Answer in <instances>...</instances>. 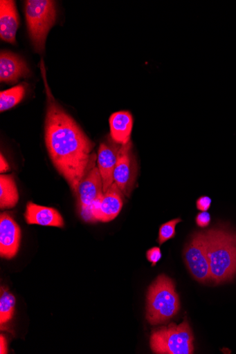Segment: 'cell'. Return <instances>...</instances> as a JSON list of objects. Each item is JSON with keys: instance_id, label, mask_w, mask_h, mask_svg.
<instances>
[{"instance_id": "8fae6325", "label": "cell", "mask_w": 236, "mask_h": 354, "mask_svg": "<svg viewBox=\"0 0 236 354\" xmlns=\"http://www.w3.org/2000/svg\"><path fill=\"white\" fill-rule=\"evenodd\" d=\"M122 145L114 142L111 138L101 143L97 156L98 168L104 185V192H107L114 183V174L118 162Z\"/></svg>"}, {"instance_id": "ac0fdd59", "label": "cell", "mask_w": 236, "mask_h": 354, "mask_svg": "<svg viewBox=\"0 0 236 354\" xmlns=\"http://www.w3.org/2000/svg\"><path fill=\"white\" fill-rule=\"evenodd\" d=\"M26 86L20 84L0 92V111L4 112L19 104L26 94Z\"/></svg>"}, {"instance_id": "8992f818", "label": "cell", "mask_w": 236, "mask_h": 354, "mask_svg": "<svg viewBox=\"0 0 236 354\" xmlns=\"http://www.w3.org/2000/svg\"><path fill=\"white\" fill-rule=\"evenodd\" d=\"M184 260L194 279L200 283L211 281L210 266L203 232L194 234L184 250Z\"/></svg>"}, {"instance_id": "277c9868", "label": "cell", "mask_w": 236, "mask_h": 354, "mask_svg": "<svg viewBox=\"0 0 236 354\" xmlns=\"http://www.w3.org/2000/svg\"><path fill=\"white\" fill-rule=\"evenodd\" d=\"M25 15L28 34L36 51L45 50L49 30L56 21L55 2L52 0L25 1Z\"/></svg>"}, {"instance_id": "cb8c5ba5", "label": "cell", "mask_w": 236, "mask_h": 354, "mask_svg": "<svg viewBox=\"0 0 236 354\" xmlns=\"http://www.w3.org/2000/svg\"><path fill=\"white\" fill-rule=\"evenodd\" d=\"M8 353V342L3 335L0 336V353L7 354Z\"/></svg>"}, {"instance_id": "7c38bea8", "label": "cell", "mask_w": 236, "mask_h": 354, "mask_svg": "<svg viewBox=\"0 0 236 354\" xmlns=\"http://www.w3.org/2000/svg\"><path fill=\"white\" fill-rule=\"evenodd\" d=\"M30 72L25 61L11 52L0 54V81L14 84L20 78L27 77Z\"/></svg>"}, {"instance_id": "5bb4252c", "label": "cell", "mask_w": 236, "mask_h": 354, "mask_svg": "<svg viewBox=\"0 0 236 354\" xmlns=\"http://www.w3.org/2000/svg\"><path fill=\"white\" fill-rule=\"evenodd\" d=\"M19 26V18L13 0L0 1V37L6 42L16 44L17 31Z\"/></svg>"}, {"instance_id": "2e32d148", "label": "cell", "mask_w": 236, "mask_h": 354, "mask_svg": "<svg viewBox=\"0 0 236 354\" xmlns=\"http://www.w3.org/2000/svg\"><path fill=\"white\" fill-rule=\"evenodd\" d=\"M19 200V192L12 175L0 176V208L12 209Z\"/></svg>"}, {"instance_id": "603a6c76", "label": "cell", "mask_w": 236, "mask_h": 354, "mask_svg": "<svg viewBox=\"0 0 236 354\" xmlns=\"http://www.w3.org/2000/svg\"><path fill=\"white\" fill-rule=\"evenodd\" d=\"M10 167L9 165L3 156V153H1V156H0V172L1 174L6 173L8 171H10Z\"/></svg>"}, {"instance_id": "52a82bcc", "label": "cell", "mask_w": 236, "mask_h": 354, "mask_svg": "<svg viewBox=\"0 0 236 354\" xmlns=\"http://www.w3.org/2000/svg\"><path fill=\"white\" fill-rule=\"evenodd\" d=\"M138 173V166L130 141L127 145H122L114 174V183L125 196H130L136 184Z\"/></svg>"}, {"instance_id": "ba28073f", "label": "cell", "mask_w": 236, "mask_h": 354, "mask_svg": "<svg viewBox=\"0 0 236 354\" xmlns=\"http://www.w3.org/2000/svg\"><path fill=\"white\" fill-rule=\"evenodd\" d=\"M104 195L102 177L95 165L88 170L82 178L75 193L78 208L83 218L92 205Z\"/></svg>"}, {"instance_id": "7a4b0ae2", "label": "cell", "mask_w": 236, "mask_h": 354, "mask_svg": "<svg viewBox=\"0 0 236 354\" xmlns=\"http://www.w3.org/2000/svg\"><path fill=\"white\" fill-rule=\"evenodd\" d=\"M210 266L211 281L216 284L236 275V233L225 227L203 232Z\"/></svg>"}, {"instance_id": "30bf717a", "label": "cell", "mask_w": 236, "mask_h": 354, "mask_svg": "<svg viewBox=\"0 0 236 354\" xmlns=\"http://www.w3.org/2000/svg\"><path fill=\"white\" fill-rule=\"evenodd\" d=\"M21 239V231L8 212L0 215V256L12 260L17 254Z\"/></svg>"}, {"instance_id": "7402d4cb", "label": "cell", "mask_w": 236, "mask_h": 354, "mask_svg": "<svg viewBox=\"0 0 236 354\" xmlns=\"http://www.w3.org/2000/svg\"><path fill=\"white\" fill-rule=\"evenodd\" d=\"M212 205V199L208 196L200 197L196 202L197 208L201 212H208Z\"/></svg>"}, {"instance_id": "9a60e30c", "label": "cell", "mask_w": 236, "mask_h": 354, "mask_svg": "<svg viewBox=\"0 0 236 354\" xmlns=\"http://www.w3.org/2000/svg\"><path fill=\"white\" fill-rule=\"evenodd\" d=\"M111 137L120 145L130 142L133 118L128 111H119L111 115L110 120Z\"/></svg>"}, {"instance_id": "ffe728a7", "label": "cell", "mask_w": 236, "mask_h": 354, "mask_svg": "<svg viewBox=\"0 0 236 354\" xmlns=\"http://www.w3.org/2000/svg\"><path fill=\"white\" fill-rule=\"evenodd\" d=\"M146 256L147 260L152 263V266L154 267L161 259V249L158 247H154L147 250Z\"/></svg>"}, {"instance_id": "e0dca14e", "label": "cell", "mask_w": 236, "mask_h": 354, "mask_svg": "<svg viewBox=\"0 0 236 354\" xmlns=\"http://www.w3.org/2000/svg\"><path fill=\"white\" fill-rule=\"evenodd\" d=\"M16 306V298L9 289L2 286L0 289V326H3L12 319Z\"/></svg>"}, {"instance_id": "44dd1931", "label": "cell", "mask_w": 236, "mask_h": 354, "mask_svg": "<svg viewBox=\"0 0 236 354\" xmlns=\"http://www.w3.org/2000/svg\"><path fill=\"white\" fill-rule=\"evenodd\" d=\"M195 221L200 228H206L211 223L210 214L208 212H201L197 215Z\"/></svg>"}, {"instance_id": "d6986e66", "label": "cell", "mask_w": 236, "mask_h": 354, "mask_svg": "<svg viewBox=\"0 0 236 354\" xmlns=\"http://www.w3.org/2000/svg\"><path fill=\"white\" fill-rule=\"evenodd\" d=\"M181 221V218H177L161 225L158 238V243L160 245L175 238L176 226Z\"/></svg>"}, {"instance_id": "6da1fadb", "label": "cell", "mask_w": 236, "mask_h": 354, "mask_svg": "<svg viewBox=\"0 0 236 354\" xmlns=\"http://www.w3.org/2000/svg\"><path fill=\"white\" fill-rule=\"evenodd\" d=\"M45 84L48 106L45 140L49 156L57 171L76 192L88 170L96 165L94 143L86 136L75 120L54 100Z\"/></svg>"}, {"instance_id": "9c48e42d", "label": "cell", "mask_w": 236, "mask_h": 354, "mask_svg": "<svg viewBox=\"0 0 236 354\" xmlns=\"http://www.w3.org/2000/svg\"><path fill=\"white\" fill-rule=\"evenodd\" d=\"M122 193L114 183L105 195L96 201L84 218L91 222H109L120 214L122 206Z\"/></svg>"}, {"instance_id": "4fadbf2b", "label": "cell", "mask_w": 236, "mask_h": 354, "mask_svg": "<svg viewBox=\"0 0 236 354\" xmlns=\"http://www.w3.org/2000/svg\"><path fill=\"white\" fill-rule=\"evenodd\" d=\"M24 217L28 224L57 228L64 227V219L57 209L38 205L31 202L26 205Z\"/></svg>"}, {"instance_id": "5b68a950", "label": "cell", "mask_w": 236, "mask_h": 354, "mask_svg": "<svg viewBox=\"0 0 236 354\" xmlns=\"http://www.w3.org/2000/svg\"><path fill=\"white\" fill-rule=\"evenodd\" d=\"M194 337L188 322L185 319L179 326L171 324L152 332L151 349L158 354H192Z\"/></svg>"}, {"instance_id": "3957f363", "label": "cell", "mask_w": 236, "mask_h": 354, "mask_svg": "<svg viewBox=\"0 0 236 354\" xmlns=\"http://www.w3.org/2000/svg\"><path fill=\"white\" fill-rule=\"evenodd\" d=\"M179 297L173 280L165 274L158 276L149 288L147 319L152 326L167 323L180 310Z\"/></svg>"}]
</instances>
